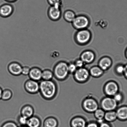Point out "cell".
<instances>
[{"mask_svg": "<svg viewBox=\"0 0 127 127\" xmlns=\"http://www.w3.org/2000/svg\"><path fill=\"white\" fill-rule=\"evenodd\" d=\"M62 8L60 7L50 6L48 10V16L51 20L57 21L60 19L62 17Z\"/></svg>", "mask_w": 127, "mask_h": 127, "instance_id": "8", "label": "cell"}, {"mask_svg": "<svg viewBox=\"0 0 127 127\" xmlns=\"http://www.w3.org/2000/svg\"><path fill=\"white\" fill-rule=\"evenodd\" d=\"M72 23L73 27L78 31L87 29L90 25V21L87 16L79 15L76 16Z\"/></svg>", "mask_w": 127, "mask_h": 127, "instance_id": "4", "label": "cell"}, {"mask_svg": "<svg viewBox=\"0 0 127 127\" xmlns=\"http://www.w3.org/2000/svg\"><path fill=\"white\" fill-rule=\"evenodd\" d=\"M86 125V122L85 120L81 117L74 118L71 123L72 127H85Z\"/></svg>", "mask_w": 127, "mask_h": 127, "instance_id": "21", "label": "cell"}, {"mask_svg": "<svg viewBox=\"0 0 127 127\" xmlns=\"http://www.w3.org/2000/svg\"><path fill=\"white\" fill-rule=\"evenodd\" d=\"M124 75L127 79V64L124 66Z\"/></svg>", "mask_w": 127, "mask_h": 127, "instance_id": "37", "label": "cell"}, {"mask_svg": "<svg viewBox=\"0 0 127 127\" xmlns=\"http://www.w3.org/2000/svg\"><path fill=\"white\" fill-rule=\"evenodd\" d=\"M104 118L106 121L109 122L114 121L117 118L116 112L113 111L107 112L105 113Z\"/></svg>", "mask_w": 127, "mask_h": 127, "instance_id": "23", "label": "cell"}, {"mask_svg": "<svg viewBox=\"0 0 127 127\" xmlns=\"http://www.w3.org/2000/svg\"><path fill=\"white\" fill-rule=\"evenodd\" d=\"M2 91H3V90H2V88L0 87V100L1 99V97H2Z\"/></svg>", "mask_w": 127, "mask_h": 127, "instance_id": "39", "label": "cell"}, {"mask_svg": "<svg viewBox=\"0 0 127 127\" xmlns=\"http://www.w3.org/2000/svg\"><path fill=\"white\" fill-rule=\"evenodd\" d=\"M12 93L10 90L6 89L2 91L1 99L4 101L10 100L12 96Z\"/></svg>", "mask_w": 127, "mask_h": 127, "instance_id": "25", "label": "cell"}, {"mask_svg": "<svg viewBox=\"0 0 127 127\" xmlns=\"http://www.w3.org/2000/svg\"><path fill=\"white\" fill-rule=\"evenodd\" d=\"M4 3V4L0 7V15L3 17H7L10 16L13 12V6L5 0Z\"/></svg>", "mask_w": 127, "mask_h": 127, "instance_id": "12", "label": "cell"}, {"mask_svg": "<svg viewBox=\"0 0 127 127\" xmlns=\"http://www.w3.org/2000/svg\"><path fill=\"white\" fill-rule=\"evenodd\" d=\"M54 77L53 71L46 68L42 70V79L43 80H53Z\"/></svg>", "mask_w": 127, "mask_h": 127, "instance_id": "22", "label": "cell"}, {"mask_svg": "<svg viewBox=\"0 0 127 127\" xmlns=\"http://www.w3.org/2000/svg\"><path fill=\"white\" fill-rule=\"evenodd\" d=\"M58 122L55 118L49 117L45 119L43 123L44 127H58Z\"/></svg>", "mask_w": 127, "mask_h": 127, "instance_id": "19", "label": "cell"}, {"mask_svg": "<svg viewBox=\"0 0 127 127\" xmlns=\"http://www.w3.org/2000/svg\"><path fill=\"white\" fill-rule=\"evenodd\" d=\"M99 127H112L109 124L103 122L100 124Z\"/></svg>", "mask_w": 127, "mask_h": 127, "instance_id": "36", "label": "cell"}, {"mask_svg": "<svg viewBox=\"0 0 127 127\" xmlns=\"http://www.w3.org/2000/svg\"><path fill=\"white\" fill-rule=\"evenodd\" d=\"M105 91L108 95L114 96L117 93L119 90V87L116 83L114 82H109L106 85Z\"/></svg>", "mask_w": 127, "mask_h": 127, "instance_id": "14", "label": "cell"}, {"mask_svg": "<svg viewBox=\"0 0 127 127\" xmlns=\"http://www.w3.org/2000/svg\"><path fill=\"white\" fill-rule=\"evenodd\" d=\"M101 105L104 110L107 111H111L117 108V102L114 98L108 97L103 99L101 102Z\"/></svg>", "mask_w": 127, "mask_h": 127, "instance_id": "6", "label": "cell"}, {"mask_svg": "<svg viewBox=\"0 0 127 127\" xmlns=\"http://www.w3.org/2000/svg\"><path fill=\"white\" fill-rule=\"evenodd\" d=\"M126 56L127 58V49L126 50Z\"/></svg>", "mask_w": 127, "mask_h": 127, "instance_id": "40", "label": "cell"}, {"mask_svg": "<svg viewBox=\"0 0 127 127\" xmlns=\"http://www.w3.org/2000/svg\"><path fill=\"white\" fill-rule=\"evenodd\" d=\"M112 63V60L109 57H103L99 61V67L103 71L106 70L111 66Z\"/></svg>", "mask_w": 127, "mask_h": 127, "instance_id": "16", "label": "cell"}, {"mask_svg": "<svg viewBox=\"0 0 127 127\" xmlns=\"http://www.w3.org/2000/svg\"><path fill=\"white\" fill-rule=\"evenodd\" d=\"M34 110L33 107L29 104H26L22 107L21 110V115L27 119L33 116Z\"/></svg>", "mask_w": 127, "mask_h": 127, "instance_id": "15", "label": "cell"}, {"mask_svg": "<svg viewBox=\"0 0 127 127\" xmlns=\"http://www.w3.org/2000/svg\"><path fill=\"white\" fill-rule=\"evenodd\" d=\"M117 118L121 121L127 120V106L119 108L116 112Z\"/></svg>", "mask_w": 127, "mask_h": 127, "instance_id": "20", "label": "cell"}, {"mask_svg": "<svg viewBox=\"0 0 127 127\" xmlns=\"http://www.w3.org/2000/svg\"><path fill=\"white\" fill-rule=\"evenodd\" d=\"M31 68V67L28 66H23L22 69V74L25 76L28 75Z\"/></svg>", "mask_w": 127, "mask_h": 127, "instance_id": "30", "label": "cell"}, {"mask_svg": "<svg viewBox=\"0 0 127 127\" xmlns=\"http://www.w3.org/2000/svg\"><path fill=\"white\" fill-rule=\"evenodd\" d=\"M1 127H18L17 124L14 122L8 121L4 123Z\"/></svg>", "mask_w": 127, "mask_h": 127, "instance_id": "29", "label": "cell"}, {"mask_svg": "<svg viewBox=\"0 0 127 127\" xmlns=\"http://www.w3.org/2000/svg\"><path fill=\"white\" fill-rule=\"evenodd\" d=\"M75 64L77 68H83L85 63L81 59H78L76 61Z\"/></svg>", "mask_w": 127, "mask_h": 127, "instance_id": "32", "label": "cell"}, {"mask_svg": "<svg viewBox=\"0 0 127 127\" xmlns=\"http://www.w3.org/2000/svg\"><path fill=\"white\" fill-rule=\"evenodd\" d=\"M85 127H99L96 123H91L87 124Z\"/></svg>", "mask_w": 127, "mask_h": 127, "instance_id": "35", "label": "cell"}, {"mask_svg": "<svg viewBox=\"0 0 127 127\" xmlns=\"http://www.w3.org/2000/svg\"><path fill=\"white\" fill-rule=\"evenodd\" d=\"M114 96V99L117 102H120L123 99L122 95L120 93H117Z\"/></svg>", "mask_w": 127, "mask_h": 127, "instance_id": "33", "label": "cell"}, {"mask_svg": "<svg viewBox=\"0 0 127 127\" xmlns=\"http://www.w3.org/2000/svg\"><path fill=\"white\" fill-rule=\"evenodd\" d=\"M57 87L55 82L50 80L41 81L39 83V91L43 99L51 100L54 99L56 95Z\"/></svg>", "mask_w": 127, "mask_h": 127, "instance_id": "1", "label": "cell"}, {"mask_svg": "<svg viewBox=\"0 0 127 127\" xmlns=\"http://www.w3.org/2000/svg\"><path fill=\"white\" fill-rule=\"evenodd\" d=\"M27 127V126H21L20 127Z\"/></svg>", "mask_w": 127, "mask_h": 127, "instance_id": "41", "label": "cell"}, {"mask_svg": "<svg viewBox=\"0 0 127 127\" xmlns=\"http://www.w3.org/2000/svg\"><path fill=\"white\" fill-rule=\"evenodd\" d=\"M104 71L99 66H94L91 68L90 73L92 76L94 77L100 76L103 74Z\"/></svg>", "mask_w": 127, "mask_h": 127, "instance_id": "24", "label": "cell"}, {"mask_svg": "<svg viewBox=\"0 0 127 127\" xmlns=\"http://www.w3.org/2000/svg\"><path fill=\"white\" fill-rule=\"evenodd\" d=\"M4 0L6 2H10V3H12V2H16L17 0Z\"/></svg>", "mask_w": 127, "mask_h": 127, "instance_id": "38", "label": "cell"}, {"mask_svg": "<svg viewBox=\"0 0 127 127\" xmlns=\"http://www.w3.org/2000/svg\"><path fill=\"white\" fill-rule=\"evenodd\" d=\"M42 70L40 67H31L28 76L30 79L38 82L42 79Z\"/></svg>", "mask_w": 127, "mask_h": 127, "instance_id": "11", "label": "cell"}, {"mask_svg": "<svg viewBox=\"0 0 127 127\" xmlns=\"http://www.w3.org/2000/svg\"><path fill=\"white\" fill-rule=\"evenodd\" d=\"M54 76L59 80H64L69 73L68 64L64 61H60L56 64L53 68Z\"/></svg>", "mask_w": 127, "mask_h": 127, "instance_id": "2", "label": "cell"}, {"mask_svg": "<svg viewBox=\"0 0 127 127\" xmlns=\"http://www.w3.org/2000/svg\"><path fill=\"white\" fill-rule=\"evenodd\" d=\"M27 118L20 115L18 117L17 121L21 126H24L27 125Z\"/></svg>", "mask_w": 127, "mask_h": 127, "instance_id": "28", "label": "cell"}, {"mask_svg": "<svg viewBox=\"0 0 127 127\" xmlns=\"http://www.w3.org/2000/svg\"><path fill=\"white\" fill-rule=\"evenodd\" d=\"M24 88L26 91L30 94H37L39 91V83L30 79L25 82Z\"/></svg>", "mask_w": 127, "mask_h": 127, "instance_id": "5", "label": "cell"}, {"mask_svg": "<svg viewBox=\"0 0 127 127\" xmlns=\"http://www.w3.org/2000/svg\"><path fill=\"white\" fill-rule=\"evenodd\" d=\"M42 121L39 117L33 115L27 120V126L28 127H41Z\"/></svg>", "mask_w": 127, "mask_h": 127, "instance_id": "17", "label": "cell"}, {"mask_svg": "<svg viewBox=\"0 0 127 127\" xmlns=\"http://www.w3.org/2000/svg\"><path fill=\"white\" fill-rule=\"evenodd\" d=\"M62 16L64 20L69 23H72L76 16L73 11L69 10H66L62 12Z\"/></svg>", "mask_w": 127, "mask_h": 127, "instance_id": "18", "label": "cell"}, {"mask_svg": "<svg viewBox=\"0 0 127 127\" xmlns=\"http://www.w3.org/2000/svg\"><path fill=\"white\" fill-rule=\"evenodd\" d=\"M47 2L51 6L60 7L62 8L63 7L62 0H47Z\"/></svg>", "mask_w": 127, "mask_h": 127, "instance_id": "26", "label": "cell"}, {"mask_svg": "<svg viewBox=\"0 0 127 127\" xmlns=\"http://www.w3.org/2000/svg\"><path fill=\"white\" fill-rule=\"evenodd\" d=\"M85 109L89 112H93L98 109L97 103L95 100L89 98L85 99L83 103Z\"/></svg>", "mask_w": 127, "mask_h": 127, "instance_id": "10", "label": "cell"}, {"mask_svg": "<svg viewBox=\"0 0 127 127\" xmlns=\"http://www.w3.org/2000/svg\"><path fill=\"white\" fill-rule=\"evenodd\" d=\"M89 73L85 68H82L77 69L75 72V79L80 82H84L88 79Z\"/></svg>", "mask_w": 127, "mask_h": 127, "instance_id": "9", "label": "cell"}, {"mask_svg": "<svg viewBox=\"0 0 127 127\" xmlns=\"http://www.w3.org/2000/svg\"><path fill=\"white\" fill-rule=\"evenodd\" d=\"M105 114L104 110L102 109H98L94 112V115L97 120L103 119Z\"/></svg>", "mask_w": 127, "mask_h": 127, "instance_id": "27", "label": "cell"}, {"mask_svg": "<svg viewBox=\"0 0 127 127\" xmlns=\"http://www.w3.org/2000/svg\"><path fill=\"white\" fill-rule=\"evenodd\" d=\"M77 67L75 63H70L68 64V69L69 72L73 73L76 71Z\"/></svg>", "mask_w": 127, "mask_h": 127, "instance_id": "31", "label": "cell"}, {"mask_svg": "<svg viewBox=\"0 0 127 127\" xmlns=\"http://www.w3.org/2000/svg\"><path fill=\"white\" fill-rule=\"evenodd\" d=\"M116 72L119 74H124V66L122 65H118L116 68Z\"/></svg>", "mask_w": 127, "mask_h": 127, "instance_id": "34", "label": "cell"}, {"mask_svg": "<svg viewBox=\"0 0 127 127\" xmlns=\"http://www.w3.org/2000/svg\"><path fill=\"white\" fill-rule=\"evenodd\" d=\"M91 37V33L90 31L85 29L78 30L76 33L75 38L78 44L84 45L90 42Z\"/></svg>", "mask_w": 127, "mask_h": 127, "instance_id": "3", "label": "cell"}, {"mask_svg": "<svg viewBox=\"0 0 127 127\" xmlns=\"http://www.w3.org/2000/svg\"><path fill=\"white\" fill-rule=\"evenodd\" d=\"M22 66L20 64L16 62H13L9 64L7 69L12 75L19 76L22 74Z\"/></svg>", "mask_w": 127, "mask_h": 127, "instance_id": "7", "label": "cell"}, {"mask_svg": "<svg viewBox=\"0 0 127 127\" xmlns=\"http://www.w3.org/2000/svg\"><path fill=\"white\" fill-rule=\"evenodd\" d=\"M80 59L85 64H90L94 61L95 55L92 51L87 50L84 51L81 55Z\"/></svg>", "mask_w": 127, "mask_h": 127, "instance_id": "13", "label": "cell"}]
</instances>
